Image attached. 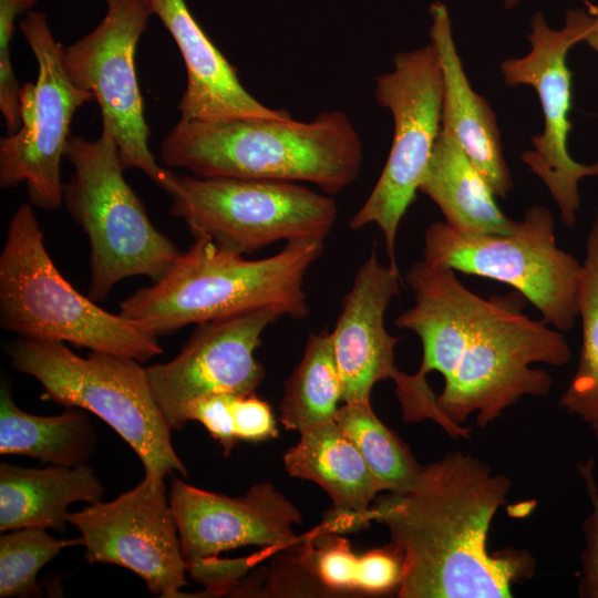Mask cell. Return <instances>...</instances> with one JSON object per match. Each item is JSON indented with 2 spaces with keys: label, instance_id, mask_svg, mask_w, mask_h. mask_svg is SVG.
Wrapping results in <instances>:
<instances>
[{
  "label": "cell",
  "instance_id": "obj_1",
  "mask_svg": "<svg viewBox=\"0 0 598 598\" xmlns=\"http://www.w3.org/2000/svg\"><path fill=\"white\" fill-rule=\"evenodd\" d=\"M511 480L460 451L422 466L404 492L378 496L370 518L384 525L402 566L400 598H508L534 569L527 551L489 554L487 536Z\"/></svg>",
  "mask_w": 598,
  "mask_h": 598
},
{
  "label": "cell",
  "instance_id": "obj_2",
  "mask_svg": "<svg viewBox=\"0 0 598 598\" xmlns=\"http://www.w3.org/2000/svg\"><path fill=\"white\" fill-rule=\"evenodd\" d=\"M159 155L165 166L199 178L311 183L333 195L358 178L363 145L344 112L326 111L309 122L179 120Z\"/></svg>",
  "mask_w": 598,
  "mask_h": 598
},
{
  "label": "cell",
  "instance_id": "obj_3",
  "mask_svg": "<svg viewBox=\"0 0 598 598\" xmlns=\"http://www.w3.org/2000/svg\"><path fill=\"white\" fill-rule=\"evenodd\" d=\"M323 248V240L299 239L270 257L247 259L196 238L159 280L126 297L120 313L157 337L264 308L305 319V278Z\"/></svg>",
  "mask_w": 598,
  "mask_h": 598
},
{
  "label": "cell",
  "instance_id": "obj_4",
  "mask_svg": "<svg viewBox=\"0 0 598 598\" xmlns=\"http://www.w3.org/2000/svg\"><path fill=\"white\" fill-rule=\"evenodd\" d=\"M0 326L22 338L62 341L141 363L163 353L152 330L102 309L63 278L28 204L11 217L0 254Z\"/></svg>",
  "mask_w": 598,
  "mask_h": 598
},
{
  "label": "cell",
  "instance_id": "obj_5",
  "mask_svg": "<svg viewBox=\"0 0 598 598\" xmlns=\"http://www.w3.org/2000/svg\"><path fill=\"white\" fill-rule=\"evenodd\" d=\"M65 157L73 171L63 204L90 243L89 297L101 301L132 276L159 280L181 251L126 182L113 136L105 130L93 141L70 135Z\"/></svg>",
  "mask_w": 598,
  "mask_h": 598
},
{
  "label": "cell",
  "instance_id": "obj_6",
  "mask_svg": "<svg viewBox=\"0 0 598 598\" xmlns=\"http://www.w3.org/2000/svg\"><path fill=\"white\" fill-rule=\"evenodd\" d=\"M9 355L17 371L41 384L43 398L89 411L111 426L133 448L145 473L187 475L140 361L103 351L83 358L65 342L22 337L11 344Z\"/></svg>",
  "mask_w": 598,
  "mask_h": 598
},
{
  "label": "cell",
  "instance_id": "obj_7",
  "mask_svg": "<svg viewBox=\"0 0 598 598\" xmlns=\"http://www.w3.org/2000/svg\"><path fill=\"white\" fill-rule=\"evenodd\" d=\"M526 302L517 290L488 298L437 395L440 410L454 424L463 425L476 413V424L484 429L522 398L547 395L553 378L532 364L561 367L570 361L571 349L561 331L544 319L528 318Z\"/></svg>",
  "mask_w": 598,
  "mask_h": 598
},
{
  "label": "cell",
  "instance_id": "obj_8",
  "mask_svg": "<svg viewBox=\"0 0 598 598\" xmlns=\"http://www.w3.org/2000/svg\"><path fill=\"white\" fill-rule=\"evenodd\" d=\"M169 213L194 238H206L239 255L277 241L323 240L338 216L334 199L303 183L168 175L161 186Z\"/></svg>",
  "mask_w": 598,
  "mask_h": 598
},
{
  "label": "cell",
  "instance_id": "obj_9",
  "mask_svg": "<svg viewBox=\"0 0 598 598\" xmlns=\"http://www.w3.org/2000/svg\"><path fill=\"white\" fill-rule=\"evenodd\" d=\"M423 260L512 286L561 332L578 318L581 264L557 246L554 216L545 206L529 207L505 235L464 234L435 221L424 231Z\"/></svg>",
  "mask_w": 598,
  "mask_h": 598
},
{
  "label": "cell",
  "instance_id": "obj_10",
  "mask_svg": "<svg viewBox=\"0 0 598 598\" xmlns=\"http://www.w3.org/2000/svg\"><path fill=\"white\" fill-rule=\"evenodd\" d=\"M443 94V72L431 43L395 53L393 70L375 78L374 99L392 114L393 140L378 182L349 227L377 225L394 268L400 223L416 198L441 130Z\"/></svg>",
  "mask_w": 598,
  "mask_h": 598
},
{
  "label": "cell",
  "instance_id": "obj_11",
  "mask_svg": "<svg viewBox=\"0 0 598 598\" xmlns=\"http://www.w3.org/2000/svg\"><path fill=\"white\" fill-rule=\"evenodd\" d=\"M19 27L37 60L38 75L35 82L21 86L20 128L0 140V186L25 184L31 205L55 210L63 204L60 168L70 124L78 110L94 99L69 78L63 47L43 12L29 11Z\"/></svg>",
  "mask_w": 598,
  "mask_h": 598
},
{
  "label": "cell",
  "instance_id": "obj_12",
  "mask_svg": "<svg viewBox=\"0 0 598 598\" xmlns=\"http://www.w3.org/2000/svg\"><path fill=\"white\" fill-rule=\"evenodd\" d=\"M106 12L87 34L63 48V65L75 86L97 103L102 130L116 142L124 169L137 168L158 186L169 169L148 147L150 127L135 71V52L152 10L147 0H104Z\"/></svg>",
  "mask_w": 598,
  "mask_h": 598
},
{
  "label": "cell",
  "instance_id": "obj_13",
  "mask_svg": "<svg viewBox=\"0 0 598 598\" xmlns=\"http://www.w3.org/2000/svg\"><path fill=\"white\" fill-rule=\"evenodd\" d=\"M587 9H569L565 25L551 29L542 12L532 17L528 35L530 51L523 58L502 62L503 81L508 86H533L544 114L543 133L532 137L533 150L522 153L520 159L542 179L560 212L563 224L571 228L580 206L578 183L598 176V161L581 164L568 152L571 104V72L567 55L571 47L584 42L590 23Z\"/></svg>",
  "mask_w": 598,
  "mask_h": 598
},
{
  "label": "cell",
  "instance_id": "obj_14",
  "mask_svg": "<svg viewBox=\"0 0 598 598\" xmlns=\"http://www.w3.org/2000/svg\"><path fill=\"white\" fill-rule=\"evenodd\" d=\"M164 475L145 473L132 489L110 502L71 512L89 563L113 564L136 574L151 594L179 596L187 565Z\"/></svg>",
  "mask_w": 598,
  "mask_h": 598
},
{
  "label": "cell",
  "instance_id": "obj_15",
  "mask_svg": "<svg viewBox=\"0 0 598 598\" xmlns=\"http://www.w3.org/2000/svg\"><path fill=\"white\" fill-rule=\"evenodd\" d=\"M399 269L383 265L374 250L359 267L342 300L331 332L342 381V402H370L373 385L393 380L405 422L441 417L437 395L425 379L400 371L394 363L399 338L384 326V315L400 290Z\"/></svg>",
  "mask_w": 598,
  "mask_h": 598
},
{
  "label": "cell",
  "instance_id": "obj_16",
  "mask_svg": "<svg viewBox=\"0 0 598 598\" xmlns=\"http://www.w3.org/2000/svg\"><path fill=\"white\" fill-rule=\"evenodd\" d=\"M282 312L264 308L200 323L172 360L145 368L153 396L172 430H182L195 400L215 393L252 394L265 378L255 357L261 334Z\"/></svg>",
  "mask_w": 598,
  "mask_h": 598
},
{
  "label": "cell",
  "instance_id": "obj_17",
  "mask_svg": "<svg viewBox=\"0 0 598 598\" xmlns=\"http://www.w3.org/2000/svg\"><path fill=\"white\" fill-rule=\"evenodd\" d=\"M168 497L187 569L238 547L282 548L298 539L300 511L270 483L230 497L172 477Z\"/></svg>",
  "mask_w": 598,
  "mask_h": 598
},
{
  "label": "cell",
  "instance_id": "obj_18",
  "mask_svg": "<svg viewBox=\"0 0 598 598\" xmlns=\"http://www.w3.org/2000/svg\"><path fill=\"white\" fill-rule=\"evenodd\" d=\"M184 60L187 85L177 110L181 121L288 120L290 114L255 99L235 68L194 19L184 0H147Z\"/></svg>",
  "mask_w": 598,
  "mask_h": 598
},
{
  "label": "cell",
  "instance_id": "obj_19",
  "mask_svg": "<svg viewBox=\"0 0 598 598\" xmlns=\"http://www.w3.org/2000/svg\"><path fill=\"white\" fill-rule=\"evenodd\" d=\"M286 472L308 480L328 493L334 509L323 524L332 533L365 527L381 483L334 420L300 431V439L283 457Z\"/></svg>",
  "mask_w": 598,
  "mask_h": 598
},
{
  "label": "cell",
  "instance_id": "obj_20",
  "mask_svg": "<svg viewBox=\"0 0 598 598\" xmlns=\"http://www.w3.org/2000/svg\"><path fill=\"white\" fill-rule=\"evenodd\" d=\"M430 13L431 44L437 53L444 80L441 126L453 134L494 195L505 199L514 185L504 158L496 115L467 80L445 4L432 3Z\"/></svg>",
  "mask_w": 598,
  "mask_h": 598
},
{
  "label": "cell",
  "instance_id": "obj_21",
  "mask_svg": "<svg viewBox=\"0 0 598 598\" xmlns=\"http://www.w3.org/2000/svg\"><path fill=\"white\" fill-rule=\"evenodd\" d=\"M104 486L94 470L51 465L45 468L0 464V530L42 528L64 532L69 506L102 501Z\"/></svg>",
  "mask_w": 598,
  "mask_h": 598
},
{
  "label": "cell",
  "instance_id": "obj_22",
  "mask_svg": "<svg viewBox=\"0 0 598 598\" xmlns=\"http://www.w3.org/2000/svg\"><path fill=\"white\" fill-rule=\"evenodd\" d=\"M419 190L429 196L445 223L464 234H509L518 221L498 207L495 195L453 134L441 126Z\"/></svg>",
  "mask_w": 598,
  "mask_h": 598
},
{
  "label": "cell",
  "instance_id": "obj_23",
  "mask_svg": "<svg viewBox=\"0 0 598 598\" xmlns=\"http://www.w3.org/2000/svg\"><path fill=\"white\" fill-rule=\"evenodd\" d=\"M96 434L85 410L66 408L52 416L20 410L7 382L0 389V454H20L53 465L85 464Z\"/></svg>",
  "mask_w": 598,
  "mask_h": 598
},
{
  "label": "cell",
  "instance_id": "obj_24",
  "mask_svg": "<svg viewBox=\"0 0 598 598\" xmlns=\"http://www.w3.org/2000/svg\"><path fill=\"white\" fill-rule=\"evenodd\" d=\"M300 561L327 589L385 594L400 585L402 566L389 548L354 554L347 539L317 529L305 540Z\"/></svg>",
  "mask_w": 598,
  "mask_h": 598
},
{
  "label": "cell",
  "instance_id": "obj_25",
  "mask_svg": "<svg viewBox=\"0 0 598 598\" xmlns=\"http://www.w3.org/2000/svg\"><path fill=\"white\" fill-rule=\"evenodd\" d=\"M342 393L331 333H311L299 364L283 384L280 421L287 430L300 432L334 420Z\"/></svg>",
  "mask_w": 598,
  "mask_h": 598
},
{
  "label": "cell",
  "instance_id": "obj_26",
  "mask_svg": "<svg viewBox=\"0 0 598 598\" xmlns=\"http://www.w3.org/2000/svg\"><path fill=\"white\" fill-rule=\"evenodd\" d=\"M577 306L581 321L580 355L558 405L584 421L598 440V214L587 236Z\"/></svg>",
  "mask_w": 598,
  "mask_h": 598
},
{
  "label": "cell",
  "instance_id": "obj_27",
  "mask_svg": "<svg viewBox=\"0 0 598 598\" xmlns=\"http://www.w3.org/2000/svg\"><path fill=\"white\" fill-rule=\"evenodd\" d=\"M334 421L353 442L386 492H404L420 465L405 443L374 414L370 402H344Z\"/></svg>",
  "mask_w": 598,
  "mask_h": 598
},
{
  "label": "cell",
  "instance_id": "obj_28",
  "mask_svg": "<svg viewBox=\"0 0 598 598\" xmlns=\"http://www.w3.org/2000/svg\"><path fill=\"white\" fill-rule=\"evenodd\" d=\"M82 545L81 538L56 539L42 528H18L0 536V597L41 594L37 576L65 547Z\"/></svg>",
  "mask_w": 598,
  "mask_h": 598
},
{
  "label": "cell",
  "instance_id": "obj_29",
  "mask_svg": "<svg viewBox=\"0 0 598 598\" xmlns=\"http://www.w3.org/2000/svg\"><path fill=\"white\" fill-rule=\"evenodd\" d=\"M37 0H0V110L7 131L14 133L21 126L19 95L21 85L11 62V42L17 18L28 13Z\"/></svg>",
  "mask_w": 598,
  "mask_h": 598
},
{
  "label": "cell",
  "instance_id": "obj_30",
  "mask_svg": "<svg viewBox=\"0 0 598 598\" xmlns=\"http://www.w3.org/2000/svg\"><path fill=\"white\" fill-rule=\"evenodd\" d=\"M590 502V512L582 522L585 548L581 551V574L578 592L582 598H598V485L595 477V460L577 463Z\"/></svg>",
  "mask_w": 598,
  "mask_h": 598
},
{
  "label": "cell",
  "instance_id": "obj_31",
  "mask_svg": "<svg viewBox=\"0 0 598 598\" xmlns=\"http://www.w3.org/2000/svg\"><path fill=\"white\" fill-rule=\"evenodd\" d=\"M236 394L215 393L193 401L185 411L186 421L199 422L228 455L237 444L233 425V401Z\"/></svg>",
  "mask_w": 598,
  "mask_h": 598
},
{
  "label": "cell",
  "instance_id": "obj_32",
  "mask_svg": "<svg viewBox=\"0 0 598 598\" xmlns=\"http://www.w3.org/2000/svg\"><path fill=\"white\" fill-rule=\"evenodd\" d=\"M233 424L238 442H260L278 434L269 404L258 399L254 393L234 396Z\"/></svg>",
  "mask_w": 598,
  "mask_h": 598
},
{
  "label": "cell",
  "instance_id": "obj_33",
  "mask_svg": "<svg viewBox=\"0 0 598 598\" xmlns=\"http://www.w3.org/2000/svg\"><path fill=\"white\" fill-rule=\"evenodd\" d=\"M587 9L591 12V19L586 30L584 42L598 53V7L590 4Z\"/></svg>",
  "mask_w": 598,
  "mask_h": 598
}]
</instances>
